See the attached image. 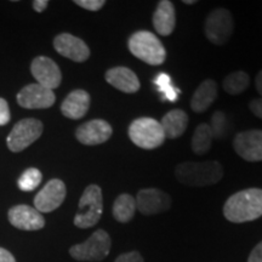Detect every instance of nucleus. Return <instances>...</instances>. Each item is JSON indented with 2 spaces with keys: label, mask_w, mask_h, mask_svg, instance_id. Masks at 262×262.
<instances>
[{
  "label": "nucleus",
  "mask_w": 262,
  "mask_h": 262,
  "mask_svg": "<svg viewBox=\"0 0 262 262\" xmlns=\"http://www.w3.org/2000/svg\"><path fill=\"white\" fill-rule=\"evenodd\" d=\"M127 48L134 56L150 66L164 63L166 51L158 37L148 31L135 32L129 38Z\"/></svg>",
  "instance_id": "obj_3"
},
{
  "label": "nucleus",
  "mask_w": 262,
  "mask_h": 262,
  "mask_svg": "<svg viewBox=\"0 0 262 262\" xmlns=\"http://www.w3.org/2000/svg\"><path fill=\"white\" fill-rule=\"evenodd\" d=\"M42 180V175L40 170L35 168H29L19 176L18 179V187L24 192H32L35 188L39 187Z\"/></svg>",
  "instance_id": "obj_26"
},
{
  "label": "nucleus",
  "mask_w": 262,
  "mask_h": 262,
  "mask_svg": "<svg viewBox=\"0 0 262 262\" xmlns=\"http://www.w3.org/2000/svg\"><path fill=\"white\" fill-rule=\"evenodd\" d=\"M217 98V84L212 79H206L199 85L191 98L193 112L203 113L215 102Z\"/></svg>",
  "instance_id": "obj_21"
},
{
  "label": "nucleus",
  "mask_w": 262,
  "mask_h": 262,
  "mask_svg": "<svg viewBox=\"0 0 262 262\" xmlns=\"http://www.w3.org/2000/svg\"><path fill=\"white\" fill-rule=\"evenodd\" d=\"M56 96L50 89L37 84H29L22 88L17 94V103L27 110H45L54 106Z\"/></svg>",
  "instance_id": "obj_10"
},
{
  "label": "nucleus",
  "mask_w": 262,
  "mask_h": 262,
  "mask_svg": "<svg viewBox=\"0 0 262 262\" xmlns=\"http://www.w3.org/2000/svg\"><path fill=\"white\" fill-rule=\"evenodd\" d=\"M153 83H155L159 93L162 94V100L170 101V102H176L179 100L180 90L172 86L171 78L169 74L162 72L155 78Z\"/></svg>",
  "instance_id": "obj_25"
},
{
  "label": "nucleus",
  "mask_w": 262,
  "mask_h": 262,
  "mask_svg": "<svg viewBox=\"0 0 262 262\" xmlns=\"http://www.w3.org/2000/svg\"><path fill=\"white\" fill-rule=\"evenodd\" d=\"M255 86H256L257 93L261 95L262 97V71H260L256 75V79H255Z\"/></svg>",
  "instance_id": "obj_35"
},
{
  "label": "nucleus",
  "mask_w": 262,
  "mask_h": 262,
  "mask_svg": "<svg viewBox=\"0 0 262 262\" xmlns=\"http://www.w3.org/2000/svg\"><path fill=\"white\" fill-rule=\"evenodd\" d=\"M104 78L108 84L125 94H135L141 88V83L135 72L123 66L108 70Z\"/></svg>",
  "instance_id": "obj_17"
},
{
  "label": "nucleus",
  "mask_w": 262,
  "mask_h": 262,
  "mask_svg": "<svg viewBox=\"0 0 262 262\" xmlns=\"http://www.w3.org/2000/svg\"><path fill=\"white\" fill-rule=\"evenodd\" d=\"M67 195V188L62 180L52 179L35 195L34 206L39 212H51L60 208Z\"/></svg>",
  "instance_id": "obj_12"
},
{
  "label": "nucleus",
  "mask_w": 262,
  "mask_h": 262,
  "mask_svg": "<svg viewBox=\"0 0 262 262\" xmlns=\"http://www.w3.org/2000/svg\"><path fill=\"white\" fill-rule=\"evenodd\" d=\"M0 262H16L14 255L4 248H0Z\"/></svg>",
  "instance_id": "obj_33"
},
{
  "label": "nucleus",
  "mask_w": 262,
  "mask_h": 262,
  "mask_svg": "<svg viewBox=\"0 0 262 262\" xmlns=\"http://www.w3.org/2000/svg\"><path fill=\"white\" fill-rule=\"evenodd\" d=\"M42 130V123L35 118H26L19 120L10 131L6 140L8 148L14 153L22 152L41 136Z\"/></svg>",
  "instance_id": "obj_7"
},
{
  "label": "nucleus",
  "mask_w": 262,
  "mask_h": 262,
  "mask_svg": "<svg viewBox=\"0 0 262 262\" xmlns=\"http://www.w3.org/2000/svg\"><path fill=\"white\" fill-rule=\"evenodd\" d=\"M176 26L175 6L170 0H162L157 5L153 14V27L158 34L168 37L171 34Z\"/></svg>",
  "instance_id": "obj_19"
},
{
  "label": "nucleus",
  "mask_w": 262,
  "mask_h": 262,
  "mask_svg": "<svg viewBox=\"0 0 262 262\" xmlns=\"http://www.w3.org/2000/svg\"><path fill=\"white\" fill-rule=\"evenodd\" d=\"M136 201L133 195L123 193L113 203V216L118 222L126 224L134 219L136 212Z\"/></svg>",
  "instance_id": "obj_22"
},
{
  "label": "nucleus",
  "mask_w": 262,
  "mask_h": 262,
  "mask_svg": "<svg viewBox=\"0 0 262 262\" xmlns=\"http://www.w3.org/2000/svg\"><path fill=\"white\" fill-rule=\"evenodd\" d=\"M227 118L221 111H216V112L212 114L211 117V124L210 126L212 136L214 139L221 140L226 136V133H227Z\"/></svg>",
  "instance_id": "obj_27"
},
{
  "label": "nucleus",
  "mask_w": 262,
  "mask_h": 262,
  "mask_svg": "<svg viewBox=\"0 0 262 262\" xmlns=\"http://www.w3.org/2000/svg\"><path fill=\"white\" fill-rule=\"evenodd\" d=\"M110 234L103 229H97L84 243L71 247V256L78 261H102L111 251Z\"/></svg>",
  "instance_id": "obj_6"
},
{
  "label": "nucleus",
  "mask_w": 262,
  "mask_h": 262,
  "mask_svg": "<svg viewBox=\"0 0 262 262\" xmlns=\"http://www.w3.org/2000/svg\"><path fill=\"white\" fill-rule=\"evenodd\" d=\"M249 84H250V78H249L248 73L243 71H238L229 73L225 78L222 88L229 95H239L248 89Z\"/></svg>",
  "instance_id": "obj_24"
},
{
  "label": "nucleus",
  "mask_w": 262,
  "mask_h": 262,
  "mask_svg": "<svg viewBox=\"0 0 262 262\" xmlns=\"http://www.w3.org/2000/svg\"><path fill=\"white\" fill-rule=\"evenodd\" d=\"M212 140H214V136H212L209 124H199L192 136V150L196 156L205 155L211 148Z\"/></svg>",
  "instance_id": "obj_23"
},
{
  "label": "nucleus",
  "mask_w": 262,
  "mask_h": 262,
  "mask_svg": "<svg viewBox=\"0 0 262 262\" xmlns=\"http://www.w3.org/2000/svg\"><path fill=\"white\" fill-rule=\"evenodd\" d=\"M175 176L180 183L189 187H204L220 182L224 168L216 160L209 162H185L176 166Z\"/></svg>",
  "instance_id": "obj_2"
},
{
  "label": "nucleus",
  "mask_w": 262,
  "mask_h": 262,
  "mask_svg": "<svg viewBox=\"0 0 262 262\" xmlns=\"http://www.w3.org/2000/svg\"><path fill=\"white\" fill-rule=\"evenodd\" d=\"M103 211L102 189L97 185H89L80 196L79 206L74 217L78 228H90L97 225Z\"/></svg>",
  "instance_id": "obj_4"
},
{
  "label": "nucleus",
  "mask_w": 262,
  "mask_h": 262,
  "mask_svg": "<svg viewBox=\"0 0 262 262\" xmlns=\"http://www.w3.org/2000/svg\"><path fill=\"white\" fill-rule=\"evenodd\" d=\"M54 48L61 56L74 62H85L90 57V49L83 39L70 33H61L54 39Z\"/></svg>",
  "instance_id": "obj_14"
},
{
  "label": "nucleus",
  "mask_w": 262,
  "mask_h": 262,
  "mask_svg": "<svg viewBox=\"0 0 262 262\" xmlns=\"http://www.w3.org/2000/svg\"><path fill=\"white\" fill-rule=\"evenodd\" d=\"M248 262H262V242H260L256 247L253 249Z\"/></svg>",
  "instance_id": "obj_32"
},
{
  "label": "nucleus",
  "mask_w": 262,
  "mask_h": 262,
  "mask_svg": "<svg viewBox=\"0 0 262 262\" xmlns=\"http://www.w3.org/2000/svg\"><path fill=\"white\" fill-rule=\"evenodd\" d=\"M205 35L208 40L215 45H224L229 40L234 31L232 14L227 9L212 10L205 19Z\"/></svg>",
  "instance_id": "obj_8"
},
{
  "label": "nucleus",
  "mask_w": 262,
  "mask_h": 262,
  "mask_svg": "<svg viewBox=\"0 0 262 262\" xmlns=\"http://www.w3.org/2000/svg\"><path fill=\"white\" fill-rule=\"evenodd\" d=\"M90 101L91 98L88 91L81 89L73 90L62 102L61 112L66 118H70V119H81L89 111Z\"/></svg>",
  "instance_id": "obj_18"
},
{
  "label": "nucleus",
  "mask_w": 262,
  "mask_h": 262,
  "mask_svg": "<svg viewBox=\"0 0 262 262\" xmlns=\"http://www.w3.org/2000/svg\"><path fill=\"white\" fill-rule=\"evenodd\" d=\"M249 108L254 113V116L262 119V97L255 98V100L251 101L250 104H249Z\"/></svg>",
  "instance_id": "obj_31"
},
{
  "label": "nucleus",
  "mask_w": 262,
  "mask_h": 262,
  "mask_svg": "<svg viewBox=\"0 0 262 262\" xmlns=\"http://www.w3.org/2000/svg\"><path fill=\"white\" fill-rule=\"evenodd\" d=\"M224 215L233 224H243L261 217L262 189L248 188L234 193L225 203Z\"/></svg>",
  "instance_id": "obj_1"
},
{
  "label": "nucleus",
  "mask_w": 262,
  "mask_h": 262,
  "mask_svg": "<svg viewBox=\"0 0 262 262\" xmlns=\"http://www.w3.org/2000/svg\"><path fill=\"white\" fill-rule=\"evenodd\" d=\"M9 221L22 231H39L45 226V219L35 208L29 205H15L9 210Z\"/></svg>",
  "instance_id": "obj_16"
},
{
  "label": "nucleus",
  "mask_w": 262,
  "mask_h": 262,
  "mask_svg": "<svg viewBox=\"0 0 262 262\" xmlns=\"http://www.w3.org/2000/svg\"><path fill=\"white\" fill-rule=\"evenodd\" d=\"M113 129L111 124L103 119H93L78 127L75 137L80 143L86 146H96L111 139Z\"/></svg>",
  "instance_id": "obj_15"
},
{
  "label": "nucleus",
  "mask_w": 262,
  "mask_h": 262,
  "mask_svg": "<svg viewBox=\"0 0 262 262\" xmlns=\"http://www.w3.org/2000/svg\"><path fill=\"white\" fill-rule=\"evenodd\" d=\"M136 209L143 215H156L169 210L171 198L168 193L158 188H143L137 193Z\"/></svg>",
  "instance_id": "obj_11"
},
{
  "label": "nucleus",
  "mask_w": 262,
  "mask_h": 262,
  "mask_svg": "<svg viewBox=\"0 0 262 262\" xmlns=\"http://www.w3.org/2000/svg\"><path fill=\"white\" fill-rule=\"evenodd\" d=\"M10 118H11V114H10L9 104L5 98L0 97V126L6 125L10 122Z\"/></svg>",
  "instance_id": "obj_29"
},
{
  "label": "nucleus",
  "mask_w": 262,
  "mask_h": 262,
  "mask_svg": "<svg viewBox=\"0 0 262 262\" xmlns=\"http://www.w3.org/2000/svg\"><path fill=\"white\" fill-rule=\"evenodd\" d=\"M165 139L175 140L185 134L188 126V116L182 110H172L160 120Z\"/></svg>",
  "instance_id": "obj_20"
},
{
  "label": "nucleus",
  "mask_w": 262,
  "mask_h": 262,
  "mask_svg": "<svg viewBox=\"0 0 262 262\" xmlns=\"http://www.w3.org/2000/svg\"><path fill=\"white\" fill-rule=\"evenodd\" d=\"M114 262H143V257L139 251H130V253L119 255Z\"/></svg>",
  "instance_id": "obj_30"
},
{
  "label": "nucleus",
  "mask_w": 262,
  "mask_h": 262,
  "mask_svg": "<svg viewBox=\"0 0 262 262\" xmlns=\"http://www.w3.org/2000/svg\"><path fill=\"white\" fill-rule=\"evenodd\" d=\"M127 134L134 145L147 150L158 148L165 141L160 122L148 117L137 118L134 120L130 124Z\"/></svg>",
  "instance_id": "obj_5"
},
{
  "label": "nucleus",
  "mask_w": 262,
  "mask_h": 262,
  "mask_svg": "<svg viewBox=\"0 0 262 262\" xmlns=\"http://www.w3.org/2000/svg\"><path fill=\"white\" fill-rule=\"evenodd\" d=\"M74 4L89 11H98L106 5V2L104 0H75Z\"/></svg>",
  "instance_id": "obj_28"
},
{
  "label": "nucleus",
  "mask_w": 262,
  "mask_h": 262,
  "mask_svg": "<svg viewBox=\"0 0 262 262\" xmlns=\"http://www.w3.org/2000/svg\"><path fill=\"white\" fill-rule=\"evenodd\" d=\"M48 5H49L48 0H34V2H33V9H34L37 12H42L48 8Z\"/></svg>",
  "instance_id": "obj_34"
},
{
  "label": "nucleus",
  "mask_w": 262,
  "mask_h": 262,
  "mask_svg": "<svg viewBox=\"0 0 262 262\" xmlns=\"http://www.w3.org/2000/svg\"><path fill=\"white\" fill-rule=\"evenodd\" d=\"M235 153L247 162L262 160V130L242 131L233 140Z\"/></svg>",
  "instance_id": "obj_9"
},
{
  "label": "nucleus",
  "mask_w": 262,
  "mask_h": 262,
  "mask_svg": "<svg viewBox=\"0 0 262 262\" xmlns=\"http://www.w3.org/2000/svg\"><path fill=\"white\" fill-rule=\"evenodd\" d=\"M31 72L39 85L54 90L61 85L62 73L56 62L47 56H38L32 61Z\"/></svg>",
  "instance_id": "obj_13"
},
{
  "label": "nucleus",
  "mask_w": 262,
  "mask_h": 262,
  "mask_svg": "<svg viewBox=\"0 0 262 262\" xmlns=\"http://www.w3.org/2000/svg\"><path fill=\"white\" fill-rule=\"evenodd\" d=\"M195 0H183V4H187V5H191V4H195Z\"/></svg>",
  "instance_id": "obj_36"
}]
</instances>
